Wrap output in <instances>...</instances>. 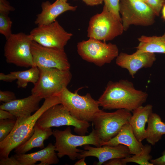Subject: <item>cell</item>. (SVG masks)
I'll use <instances>...</instances> for the list:
<instances>
[{
    "label": "cell",
    "mask_w": 165,
    "mask_h": 165,
    "mask_svg": "<svg viewBox=\"0 0 165 165\" xmlns=\"http://www.w3.org/2000/svg\"><path fill=\"white\" fill-rule=\"evenodd\" d=\"M16 119V118L9 112L0 109V119Z\"/></svg>",
    "instance_id": "d6a6232c"
},
{
    "label": "cell",
    "mask_w": 165,
    "mask_h": 165,
    "mask_svg": "<svg viewBox=\"0 0 165 165\" xmlns=\"http://www.w3.org/2000/svg\"><path fill=\"white\" fill-rule=\"evenodd\" d=\"M145 139L148 143L155 145L165 134V123L158 114L152 112L147 122Z\"/></svg>",
    "instance_id": "7402d4cb"
},
{
    "label": "cell",
    "mask_w": 165,
    "mask_h": 165,
    "mask_svg": "<svg viewBox=\"0 0 165 165\" xmlns=\"http://www.w3.org/2000/svg\"><path fill=\"white\" fill-rule=\"evenodd\" d=\"M119 145L127 146L131 154L133 155L140 153L144 145L137 140L129 123L125 124L115 137L108 141L100 142L101 146H115Z\"/></svg>",
    "instance_id": "d6986e66"
},
{
    "label": "cell",
    "mask_w": 165,
    "mask_h": 165,
    "mask_svg": "<svg viewBox=\"0 0 165 165\" xmlns=\"http://www.w3.org/2000/svg\"><path fill=\"white\" fill-rule=\"evenodd\" d=\"M77 51L82 59L99 67L110 63L119 54L116 45L93 38L79 42Z\"/></svg>",
    "instance_id": "9c48e42d"
},
{
    "label": "cell",
    "mask_w": 165,
    "mask_h": 165,
    "mask_svg": "<svg viewBox=\"0 0 165 165\" xmlns=\"http://www.w3.org/2000/svg\"><path fill=\"white\" fill-rule=\"evenodd\" d=\"M131 112L118 109L113 112L100 109L94 116L93 126L99 138L100 142H106L115 137L122 127L129 123Z\"/></svg>",
    "instance_id": "8992f818"
},
{
    "label": "cell",
    "mask_w": 165,
    "mask_h": 165,
    "mask_svg": "<svg viewBox=\"0 0 165 165\" xmlns=\"http://www.w3.org/2000/svg\"><path fill=\"white\" fill-rule=\"evenodd\" d=\"M29 35L32 41L42 46L59 49H64L73 35L66 31L56 20L49 24L38 26Z\"/></svg>",
    "instance_id": "7c38bea8"
},
{
    "label": "cell",
    "mask_w": 165,
    "mask_h": 165,
    "mask_svg": "<svg viewBox=\"0 0 165 165\" xmlns=\"http://www.w3.org/2000/svg\"><path fill=\"white\" fill-rule=\"evenodd\" d=\"M87 5L91 6L97 5L102 3L103 0H82Z\"/></svg>",
    "instance_id": "8d00e7d4"
},
{
    "label": "cell",
    "mask_w": 165,
    "mask_h": 165,
    "mask_svg": "<svg viewBox=\"0 0 165 165\" xmlns=\"http://www.w3.org/2000/svg\"><path fill=\"white\" fill-rule=\"evenodd\" d=\"M152 105L147 104L141 106L133 110L129 123L137 140L141 142L145 139L146 130L145 126L147 123L149 117L152 113Z\"/></svg>",
    "instance_id": "ffe728a7"
},
{
    "label": "cell",
    "mask_w": 165,
    "mask_h": 165,
    "mask_svg": "<svg viewBox=\"0 0 165 165\" xmlns=\"http://www.w3.org/2000/svg\"><path fill=\"white\" fill-rule=\"evenodd\" d=\"M148 97L146 92L136 89L132 82L121 80L108 82L97 101L104 109H125L132 112L142 105Z\"/></svg>",
    "instance_id": "6da1fadb"
},
{
    "label": "cell",
    "mask_w": 165,
    "mask_h": 165,
    "mask_svg": "<svg viewBox=\"0 0 165 165\" xmlns=\"http://www.w3.org/2000/svg\"><path fill=\"white\" fill-rule=\"evenodd\" d=\"M56 151L54 145L50 143L46 147L36 152L28 154H16L13 156L21 165H34L38 161L41 162L38 165H49L59 162Z\"/></svg>",
    "instance_id": "ac0fdd59"
},
{
    "label": "cell",
    "mask_w": 165,
    "mask_h": 165,
    "mask_svg": "<svg viewBox=\"0 0 165 165\" xmlns=\"http://www.w3.org/2000/svg\"><path fill=\"white\" fill-rule=\"evenodd\" d=\"M32 41L29 35L22 32L12 34L6 39L4 47L6 62L19 67L34 66L31 50Z\"/></svg>",
    "instance_id": "8fae6325"
},
{
    "label": "cell",
    "mask_w": 165,
    "mask_h": 165,
    "mask_svg": "<svg viewBox=\"0 0 165 165\" xmlns=\"http://www.w3.org/2000/svg\"><path fill=\"white\" fill-rule=\"evenodd\" d=\"M151 150V145L146 144L144 145L140 153L122 158L123 161L125 165L130 162L134 163L140 165H153L149 162L152 158V156L150 155Z\"/></svg>",
    "instance_id": "d4e9b609"
},
{
    "label": "cell",
    "mask_w": 165,
    "mask_h": 165,
    "mask_svg": "<svg viewBox=\"0 0 165 165\" xmlns=\"http://www.w3.org/2000/svg\"><path fill=\"white\" fill-rule=\"evenodd\" d=\"M138 40L139 42L136 50L165 54V34L160 36L142 35Z\"/></svg>",
    "instance_id": "603a6c76"
},
{
    "label": "cell",
    "mask_w": 165,
    "mask_h": 165,
    "mask_svg": "<svg viewBox=\"0 0 165 165\" xmlns=\"http://www.w3.org/2000/svg\"><path fill=\"white\" fill-rule=\"evenodd\" d=\"M120 0H103L105 6L111 12L121 21L119 12V6Z\"/></svg>",
    "instance_id": "83f0119b"
},
{
    "label": "cell",
    "mask_w": 165,
    "mask_h": 165,
    "mask_svg": "<svg viewBox=\"0 0 165 165\" xmlns=\"http://www.w3.org/2000/svg\"><path fill=\"white\" fill-rule=\"evenodd\" d=\"M150 162L153 165H165V150L161 156L156 159H152Z\"/></svg>",
    "instance_id": "e575fe53"
},
{
    "label": "cell",
    "mask_w": 165,
    "mask_h": 165,
    "mask_svg": "<svg viewBox=\"0 0 165 165\" xmlns=\"http://www.w3.org/2000/svg\"><path fill=\"white\" fill-rule=\"evenodd\" d=\"M17 80L16 84L18 88H25L29 82L35 84L39 76V68L33 66L30 69L23 71L11 72Z\"/></svg>",
    "instance_id": "cb8c5ba5"
},
{
    "label": "cell",
    "mask_w": 165,
    "mask_h": 165,
    "mask_svg": "<svg viewBox=\"0 0 165 165\" xmlns=\"http://www.w3.org/2000/svg\"><path fill=\"white\" fill-rule=\"evenodd\" d=\"M155 53L136 50L132 54L121 52L116 58V64L127 69L133 78L137 72L143 68L151 67L156 60Z\"/></svg>",
    "instance_id": "5bb4252c"
},
{
    "label": "cell",
    "mask_w": 165,
    "mask_h": 165,
    "mask_svg": "<svg viewBox=\"0 0 165 165\" xmlns=\"http://www.w3.org/2000/svg\"><path fill=\"white\" fill-rule=\"evenodd\" d=\"M53 131L56 140L54 145L59 158L66 155L74 160L77 158L79 153L82 150L77 147L90 145L101 146L99 138L93 126L92 131L87 135H74L69 127L63 130L54 129Z\"/></svg>",
    "instance_id": "3957f363"
},
{
    "label": "cell",
    "mask_w": 165,
    "mask_h": 165,
    "mask_svg": "<svg viewBox=\"0 0 165 165\" xmlns=\"http://www.w3.org/2000/svg\"><path fill=\"white\" fill-rule=\"evenodd\" d=\"M58 96L61 104L72 115L81 121L92 122L95 114L100 110L98 101L89 93L81 96L77 91L73 93L66 88Z\"/></svg>",
    "instance_id": "52a82bcc"
},
{
    "label": "cell",
    "mask_w": 165,
    "mask_h": 165,
    "mask_svg": "<svg viewBox=\"0 0 165 165\" xmlns=\"http://www.w3.org/2000/svg\"><path fill=\"white\" fill-rule=\"evenodd\" d=\"M16 99L15 94L8 91H0V101L7 103Z\"/></svg>",
    "instance_id": "f546056e"
},
{
    "label": "cell",
    "mask_w": 165,
    "mask_h": 165,
    "mask_svg": "<svg viewBox=\"0 0 165 165\" xmlns=\"http://www.w3.org/2000/svg\"><path fill=\"white\" fill-rule=\"evenodd\" d=\"M105 165H125L122 158H116L110 160L105 162Z\"/></svg>",
    "instance_id": "d590c367"
},
{
    "label": "cell",
    "mask_w": 165,
    "mask_h": 165,
    "mask_svg": "<svg viewBox=\"0 0 165 165\" xmlns=\"http://www.w3.org/2000/svg\"><path fill=\"white\" fill-rule=\"evenodd\" d=\"M85 157H83L79 159L76 162L74 165H86L87 163L85 161Z\"/></svg>",
    "instance_id": "74e56055"
},
{
    "label": "cell",
    "mask_w": 165,
    "mask_h": 165,
    "mask_svg": "<svg viewBox=\"0 0 165 165\" xmlns=\"http://www.w3.org/2000/svg\"><path fill=\"white\" fill-rule=\"evenodd\" d=\"M39 69V77L31 89V94L42 99L58 96L67 88L72 79L70 70H63L56 68Z\"/></svg>",
    "instance_id": "277c9868"
},
{
    "label": "cell",
    "mask_w": 165,
    "mask_h": 165,
    "mask_svg": "<svg viewBox=\"0 0 165 165\" xmlns=\"http://www.w3.org/2000/svg\"><path fill=\"white\" fill-rule=\"evenodd\" d=\"M145 2L158 16L163 6L165 4V0H146Z\"/></svg>",
    "instance_id": "f1b7e54d"
},
{
    "label": "cell",
    "mask_w": 165,
    "mask_h": 165,
    "mask_svg": "<svg viewBox=\"0 0 165 165\" xmlns=\"http://www.w3.org/2000/svg\"><path fill=\"white\" fill-rule=\"evenodd\" d=\"M119 12L125 31L131 25H151L156 16L145 2L137 0H120Z\"/></svg>",
    "instance_id": "30bf717a"
},
{
    "label": "cell",
    "mask_w": 165,
    "mask_h": 165,
    "mask_svg": "<svg viewBox=\"0 0 165 165\" xmlns=\"http://www.w3.org/2000/svg\"><path fill=\"white\" fill-rule=\"evenodd\" d=\"M14 9L5 0H0V13L9 14L10 11H13Z\"/></svg>",
    "instance_id": "1f68e13d"
},
{
    "label": "cell",
    "mask_w": 165,
    "mask_h": 165,
    "mask_svg": "<svg viewBox=\"0 0 165 165\" xmlns=\"http://www.w3.org/2000/svg\"><path fill=\"white\" fill-rule=\"evenodd\" d=\"M36 124L44 128L72 126L74 127V131L82 135L88 132L90 126L89 122L79 120L73 116L61 104L54 105L45 111Z\"/></svg>",
    "instance_id": "ba28073f"
},
{
    "label": "cell",
    "mask_w": 165,
    "mask_h": 165,
    "mask_svg": "<svg viewBox=\"0 0 165 165\" xmlns=\"http://www.w3.org/2000/svg\"><path fill=\"white\" fill-rule=\"evenodd\" d=\"M41 7L42 12L38 14L35 22L38 26L50 24L60 15L67 11H75L77 7L62 0H56L52 4L47 1L42 3Z\"/></svg>",
    "instance_id": "e0dca14e"
},
{
    "label": "cell",
    "mask_w": 165,
    "mask_h": 165,
    "mask_svg": "<svg viewBox=\"0 0 165 165\" xmlns=\"http://www.w3.org/2000/svg\"><path fill=\"white\" fill-rule=\"evenodd\" d=\"M16 119H0V142L10 134L15 125Z\"/></svg>",
    "instance_id": "4316f807"
},
{
    "label": "cell",
    "mask_w": 165,
    "mask_h": 165,
    "mask_svg": "<svg viewBox=\"0 0 165 165\" xmlns=\"http://www.w3.org/2000/svg\"><path fill=\"white\" fill-rule=\"evenodd\" d=\"M0 165H21V164L14 156H12L10 157H9L0 158Z\"/></svg>",
    "instance_id": "4dcf8cb0"
},
{
    "label": "cell",
    "mask_w": 165,
    "mask_h": 165,
    "mask_svg": "<svg viewBox=\"0 0 165 165\" xmlns=\"http://www.w3.org/2000/svg\"><path fill=\"white\" fill-rule=\"evenodd\" d=\"M31 50L34 66L39 68L70 70V65L64 49L44 47L33 41Z\"/></svg>",
    "instance_id": "4fadbf2b"
},
{
    "label": "cell",
    "mask_w": 165,
    "mask_h": 165,
    "mask_svg": "<svg viewBox=\"0 0 165 165\" xmlns=\"http://www.w3.org/2000/svg\"><path fill=\"white\" fill-rule=\"evenodd\" d=\"M137 0L143 1V2H145V1H146V0Z\"/></svg>",
    "instance_id": "ab89813d"
},
{
    "label": "cell",
    "mask_w": 165,
    "mask_h": 165,
    "mask_svg": "<svg viewBox=\"0 0 165 165\" xmlns=\"http://www.w3.org/2000/svg\"><path fill=\"white\" fill-rule=\"evenodd\" d=\"M15 75L11 72L9 74H5L3 73H0V80L3 81L12 82L16 80Z\"/></svg>",
    "instance_id": "836d02e7"
},
{
    "label": "cell",
    "mask_w": 165,
    "mask_h": 165,
    "mask_svg": "<svg viewBox=\"0 0 165 165\" xmlns=\"http://www.w3.org/2000/svg\"><path fill=\"white\" fill-rule=\"evenodd\" d=\"M64 1V2H67V1L68 0H62Z\"/></svg>",
    "instance_id": "60d3db41"
},
{
    "label": "cell",
    "mask_w": 165,
    "mask_h": 165,
    "mask_svg": "<svg viewBox=\"0 0 165 165\" xmlns=\"http://www.w3.org/2000/svg\"><path fill=\"white\" fill-rule=\"evenodd\" d=\"M7 13H0V33L7 39L12 34V21Z\"/></svg>",
    "instance_id": "484cf974"
},
{
    "label": "cell",
    "mask_w": 165,
    "mask_h": 165,
    "mask_svg": "<svg viewBox=\"0 0 165 165\" xmlns=\"http://www.w3.org/2000/svg\"><path fill=\"white\" fill-rule=\"evenodd\" d=\"M61 104L58 96L46 98L41 106L30 116L16 118V123L8 136L0 142V159L9 157L10 152L27 141L32 135L37 121L42 114L51 106Z\"/></svg>",
    "instance_id": "7a4b0ae2"
},
{
    "label": "cell",
    "mask_w": 165,
    "mask_h": 165,
    "mask_svg": "<svg viewBox=\"0 0 165 165\" xmlns=\"http://www.w3.org/2000/svg\"><path fill=\"white\" fill-rule=\"evenodd\" d=\"M42 99L31 94L23 99H16L7 103H3L0 105V109L9 112L16 118L28 117L40 108L39 104Z\"/></svg>",
    "instance_id": "2e32d148"
},
{
    "label": "cell",
    "mask_w": 165,
    "mask_h": 165,
    "mask_svg": "<svg viewBox=\"0 0 165 165\" xmlns=\"http://www.w3.org/2000/svg\"><path fill=\"white\" fill-rule=\"evenodd\" d=\"M53 134L51 128H42L35 124L31 137L24 143L15 148L14 152L16 154H24L34 148L43 149L44 147V141Z\"/></svg>",
    "instance_id": "44dd1931"
},
{
    "label": "cell",
    "mask_w": 165,
    "mask_h": 165,
    "mask_svg": "<svg viewBox=\"0 0 165 165\" xmlns=\"http://www.w3.org/2000/svg\"><path fill=\"white\" fill-rule=\"evenodd\" d=\"M161 11L162 18L165 21V4L163 6Z\"/></svg>",
    "instance_id": "f35d334b"
},
{
    "label": "cell",
    "mask_w": 165,
    "mask_h": 165,
    "mask_svg": "<svg viewBox=\"0 0 165 165\" xmlns=\"http://www.w3.org/2000/svg\"><path fill=\"white\" fill-rule=\"evenodd\" d=\"M85 150L79 153L77 159L93 156L97 158V165L103 164L105 162L114 158H123L130 156L128 148L123 145L115 146L104 145L99 147H93L89 145H83Z\"/></svg>",
    "instance_id": "9a60e30c"
},
{
    "label": "cell",
    "mask_w": 165,
    "mask_h": 165,
    "mask_svg": "<svg viewBox=\"0 0 165 165\" xmlns=\"http://www.w3.org/2000/svg\"><path fill=\"white\" fill-rule=\"evenodd\" d=\"M124 31L121 21L104 6L101 13L91 18L87 36L106 42L121 35Z\"/></svg>",
    "instance_id": "5b68a950"
}]
</instances>
